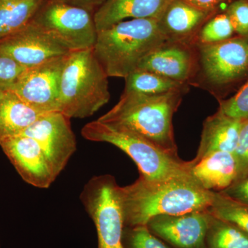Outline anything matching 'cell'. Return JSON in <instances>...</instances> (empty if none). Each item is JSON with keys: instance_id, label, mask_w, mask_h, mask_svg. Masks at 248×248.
Returning <instances> with one entry per match:
<instances>
[{"instance_id": "obj_7", "label": "cell", "mask_w": 248, "mask_h": 248, "mask_svg": "<svg viewBox=\"0 0 248 248\" xmlns=\"http://www.w3.org/2000/svg\"><path fill=\"white\" fill-rule=\"evenodd\" d=\"M81 200L95 226L97 248H124L123 211L115 178L109 174L93 177L84 186Z\"/></svg>"}, {"instance_id": "obj_25", "label": "cell", "mask_w": 248, "mask_h": 248, "mask_svg": "<svg viewBox=\"0 0 248 248\" xmlns=\"http://www.w3.org/2000/svg\"><path fill=\"white\" fill-rule=\"evenodd\" d=\"M122 241L124 248H171L146 226L125 227Z\"/></svg>"}, {"instance_id": "obj_23", "label": "cell", "mask_w": 248, "mask_h": 248, "mask_svg": "<svg viewBox=\"0 0 248 248\" xmlns=\"http://www.w3.org/2000/svg\"><path fill=\"white\" fill-rule=\"evenodd\" d=\"M208 211L214 217L231 222L248 233V204L236 202L215 192V198Z\"/></svg>"}, {"instance_id": "obj_6", "label": "cell", "mask_w": 248, "mask_h": 248, "mask_svg": "<svg viewBox=\"0 0 248 248\" xmlns=\"http://www.w3.org/2000/svg\"><path fill=\"white\" fill-rule=\"evenodd\" d=\"M32 22L69 52L93 48L97 41L91 11L62 0H46Z\"/></svg>"}, {"instance_id": "obj_28", "label": "cell", "mask_w": 248, "mask_h": 248, "mask_svg": "<svg viewBox=\"0 0 248 248\" xmlns=\"http://www.w3.org/2000/svg\"><path fill=\"white\" fill-rule=\"evenodd\" d=\"M226 14L232 23L235 32L243 37L248 36V1L236 0L228 6Z\"/></svg>"}, {"instance_id": "obj_31", "label": "cell", "mask_w": 248, "mask_h": 248, "mask_svg": "<svg viewBox=\"0 0 248 248\" xmlns=\"http://www.w3.org/2000/svg\"><path fill=\"white\" fill-rule=\"evenodd\" d=\"M62 1L67 4L91 11L94 8H99V6H102L107 0H62Z\"/></svg>"}, {"instance_id": "obj_13", "label": "cell", "mask_w": 248, "mask_h": 248, "mask_svg": "<svg viewBox=\"0 0 248 248\" xmlns=\"http://www.w3.org/2000/svg\"><path fill=\"white\" fill-rule=\"evenodd\" d=\"M0 52L27 69L71 53L32 22L22 30L0 40Z\"/></svg>"}, {"instance_id": "obj_9", "label": "cell", "mask_w": 248, "mask_h": 248, "mask_svg": "<svg viewBox=\"0 0 248 248\" xmlns=\"http://www.w3.org/2000/svg\"><path fill=\"white\" fill-rule=\"evenodd\" d=\"M70 120L62 112H49L22 134L38 143L57 176L66 167L77 149L76 138Z\"/></svg>"}, {"instance_id": "obj_12", "label": "cell", "mask_w": 248, "mask_h": 248, "mask_svg": "<svg viewBox=\"0 0 248 248\" xmlns=\"http://www.w3.org/2000/svg\"><path fill=\"white\" fill-rule=\"evenodd\" d=\"M211 214L208 210L178 215H159L146 226L172 248H206L205 238Z\"/></svg>"}, {"instance_id": "obj_2", "label": "cell", "mask_w": 248, "mask_h": 248, "mask_svg": "<svg viewBox=\"0 0 248 248\" xmlns=\"http://www.w3.org/2000/svg\"><path fill=\"white\" fill-rule=\"evenodd\" d=\"M181 101L182 90L156 95L124 91L115 107L98 120L126 129L178 155L172 117Z\"/></svg>"}, {"instance_id": "obj_10", "label": "cell", "mask_w": 248, "mask_h": 248, "mask_svg": "<svg viewBox=\"0 0 248 248\" xmlns=\"http://www.w3.org/2000/svg\"><path fill=\"white\" fill-rule=\"evenodd\" d=\"M202 63L204 74L213 84L233 82L248 72V40L231 38L203 45Z\"/></svg>"}, {"instance_id": "obj_21", "label": "cell", "mask_w": 248, "mask_h": 248, "mask_svg": "<svg viewBox=\"0 0 248 248\" xmlns=\"http://www.w3.org/2000/svg\"><path fill=\"white\" fill-rule=\"evenodd\" d=\"M206 248H248V233L211 215L206 238Z\"/></svg>"}, {"instance_id": "obj_16", "label": "cell", "mask_w": 248, "mask_h": 248, "mask_svg": "<svg viewBox=\"0 0 248 248\" xmlns=\"http://www.w3.org/2000/svg\"><path fill=\"white\" fill-rule=\"evenodd\" d=\"M190 166V174L205 190L220 192L237 180V164L233 153L215 152Z\"/></svg>"}, {"instance_id": "obj_8", "label": "cell", "mask_w": 248, "mask_h": 248, "mask_svg": "<svg viewBox=\"0 0 248 248\" xmlns=\"http://www.w3.org/2000/svg\"><path fill=\"white\" fill-rule=\"evenodd\" d=\"M68 54L27 68L10 91L41 112H60V82Z\"/></svg>"}, {"instance_id": "obj_11", "label": "cell", "mask_w": 248, "mask_h": 248, "mask_svg": "<svg viewBox=\"0 0 248 248\" xmlns=\"http://www.w3.org/2000/svg\"><path fill=\"white\" fill-rule=\"evenodd\" d=\"M0 147L21 177L30 185L48 188L58 177L33 139L24 135L0 139Z\"/></svg>"}, {"instance_id": "obj_19", "label": "cell", "mask_w": 248, "mask_h": 248, "mask_svg": "<svg viewBox=\"0 0 248 248\" xmlns=\"http://www.w3.org/2000/svg\"><path fill=\"white\" fill-rule=\"evenodd\" d=\"M207 14L206 11L197 9L184 0H172L159 19L160 25L172 41L192 33Z\"/></svg>"}, {"instance_id": "obj_4", "label": "cell", "mask_w": 248, "mask_h": 248, "mask_svg": "<svg viewBox=\"0 0 248 248\" xmlns=\"http://www.w3.org/2000/svg\"><path fill=\"white\" fill-rule=\"evenodd\" d=\"M108 78L93 48L71 52L62 71L60 112L70 119L94 115L110 100Z\"/></svg>"}, {"instance_id": "obj_30", "label": "cell", "mask_w": 248, "mask_h": 248, "mask_svg": "<svg viewBox=\"0 0 248 248\" xmlns=\"http://www.w3.org/2000/svg\"><path fill=\"white\" fill-rule=\"evenodd\" d=\"M232 200L248 204V174L238 179L226 190L220 192Z\"/></svg>"}, {"instance_id": "obj_1", "label": "cell", "mask_w": 248, "mask_h": 248, "mask_svg": "<svg viewBox=\"0 0 248 248\" xmlns=\"http://www.w3.org/2000/svg\"><path fill=\"white\" fill-rule=\"evenodd\" d=\"M215 192L205 190L191 174L162 181L139 177L120 186L124 228L146 226L153 217L208 210Z\"/></svg>"}, {"instance_id": "obj_5", "label": "cell", "mask_w": 248, "mask_h": 248, "mask_svg": "<svg viewBox=\"0 0 248 248\" xmlns=\"http://www.w3.org/2000/svg\"><path fill=\"white\" fill-rule=\"evenodd\" d=\"M81 135L89 141L106 142L120 148L135 161L140 177L146 180H166L191 174L188 161L126 129L97 120L85 125Z\"/></svg>"}, {"instance_id": "obj_3", "label": "cell", "mask_w": 248, "mask_h": 248, "mask_svg": "<svg viewBox=\"0 0 248 248\" xmlns=\"http://www.w3.org/2000/svg\"><path fill=\"white\" fill-rule=\"evenodd\" d=\"M171 42L158 19H128L98 31L93 50L108 76L125 79L147 55Z\"/></svg>"}, {"instance_id": "obj_22", "label": "cell", "mask_w": 248, "mask_h": 248, "mask_svg": "<svg viewBox=\"0 0 248 248\" xmlns=\"http://www.w3.org/2000/svg\"><path fill=\"white\" fill-rule=\"evenodd\" d=\"M125 79L124 91L150 95L181 91L182 88V83L165 78L157 73L143 70H136L128 75Z\"/></svg>"}, {"instance_id": "obj_20", "label": "cell", "mask_w": 248, "mask_h": 248, "mask_svg": "<svg viewBox=\"0 0 248 248\" xmlns=\"http://www.w3.org/2000/svg\"><path fill=\"white\" fill-rule=\"evenodd\" d=\"M46 0H0V40L29 25Z\"/></svg>"}, {"instance_id": "obj_24", "label": "cell", "mask_w": 248, "mask_h": 248, "mask_svg": "<svg viewBox=\"0 0 248 248\" xmlns=\"http://www.w3.org/2000/svg\"><path fill=\"white\" fill-rule=\"evenodd\" d=\"M234 32L229 16L227 14L218 15L204 26L200 40L203 45L218 43L231 39Z\"/></svg>"}, {"instance_id": "obj_26", "label": "cell", "mask_w": 248, "mask_h": 248, "mask_svg": "<svg viewBox=\"0 0 248 248\" xmlns=\"http://www.w3.org/2000/svg\"><path fill=\"white\" fill-rule=\"evenodd\" d=\"M218 111L235 120H248V81L234 96L220 102Z\"/></svg>"}, {"instance_id": "obj_18", "label": "cell", "mask_w": 248, "mask_h": 248, "mask_svg": "<svg viewBox=\"0 0 248 248\" xmlns=\"http://www.w3.org/2000/svg\"><path fill=\"white\" fill-rule=\"evenodd\" d=\"M43 113L28 105L11 91L0 102V139L22 135Z\"/></svg>"}, {"instance_id": "obj_33", "label": "cell", "mask_w": 248, "mask_h": 248, "mask_svg": "<svg viewBox=\"0 0 248 248\" xmlns=\"http://www.w3.org/2000/svg\"><path fill=\"white\" fill-rule=\"evenodd\" d=\"M6 91H2V90L0 89V102H1L2 98L4 97L5 94H6Z\"/></svg>"}, {"instance_id": "obj_17", "label": "cell", "mask_w": 248, "mask_h": 248, "mask_svg": "<svg viewBox=\"0 0 248 248\" xmlns=\"http://www.w3.org/2000/svg\"><path fill=\"white\" fill-rule=\"evenodd\" d=\"M192 64L188 49L169 42L143 58L137 70L153 72L183 83L190 76Z\"/></svg>"}, {"instance_id": "obj_32", "label": "cell", "mask_w": 248, "mask_h": 248, "mask_svg": "<svg viewBox=\"0 0 248 248\" xmlns=\"http://www.w3.org/2000/svg\"><path fill=\"white\" fill-rule=\"evenodd\" d=\"M184 1L197 9L208 12L210 10L214 9L223 0H184Z\"/></svg>"}, {"instance_id": "obj_29", "label": "cell", "mask_w": 248, "mask_h": 248, "mask_svg": "<svg viewBox=\"0 0 248 248\" xmlns=\"http://www.w3.org/2000/svg\"><path fill=\"white\" fill-rule=\"evenodd\" d=\"M233 155L237 164L238 180L248 174V120L243 121L237 145Z\"/></svg>"}, {"instance_id": "obj_27", "label": "cell", "mask_w": 248, "mask_h": 248, "mask_svg": "<svg viewBox=\"0 0 248 248\" xmlns=\"http://www.w3.org/2000/svg\"><path fill=\"white\" fill-rule=\"evenodd\" d=\"M27 68L0 52V89L10 91Z\"/></svg>"}, {"instance_id": "obj_15", "label": "cell", "mask_w": 248, "mask_h": 248, "mask_svg": "<svg viewBox=\"0 0 248 248\" xmlns=\"http://www.w3.org/2000/svg\"><path fill=\"white\" fill-rule=\"evenodd\" d=\"M243 121L235 120L218 110L203 122L200 146L195 157L188 161L192 166L205 156L223 151L233 153L235 151Z\"/></svg>"}, {"instance_id": "obj_14", "label": "cell", "mask_w": 248, "mask_h": 248, "mask_svg": "<svg viewBox=\"0 0 248 248\" xmlns=\"http://www.w3.org/2000/svg\"><path fill=\"white\" fill-rule=\"evenodd\" d=\"M172 0H107L93 15L98 31L128 19L159 20Z\"/></svg>"}]
</instances>
